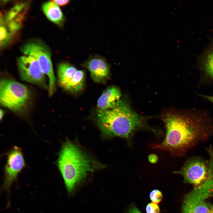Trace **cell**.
<instances>
[{
  "label": "cell",
  "mask_w": 213,
  "mask_h": 213,
  "mask_svg": "<svg viewBox=\"0 0 213 213\" xmlns=\"http://www.w3.org/2000/svg\"><path fill=\"white\" fill-rule=\"evenodd\" d=\"M209 170V161L195 156L188 159L179 170L173 173L182 175L185 182L197 187L206 181Z\"/></svg>",
  "instance_id": "8992f818"
},
{
  "label": "cell",
  "mask_w": 213,
  "mask_h": 213,
  "mask_svg": "<svg viewBox=\"0 0 213 213\" xmlns=\"http://www.w3.org/2000/svg\"><path fill=\"white\" fill-rule=\"evenodd\" d=\"M17 64L23 80L45 88H48L45 75L35 58L29 55L22 56L18 59Z\"/></svg>",
  "instance_id": "52a82bcc"
},
{
  "label": "cell",
  "mask_w": 213,
  "mask_h": 213,
  "mask_svg": "<svg viewBox=\"0 0 213 213\" xmlns=\"http://www.w3.org/2000/svg\"><path fill=\"white\" fill-rule=\"evenodd\" d=\"M0 120H1L3 119L4 115V112L3 110L1 109H0Z\"/></svg>",
  "instance_id": "cb8c5ba5"
},
{
  "label": "cell",
  "mask_w": 213,
  "mask_h": 213,
  "mask_svg": "<svg viewBox=\"0 0 213 213\" xmlns=\"http://www.w3.org/2000/svg\"><path fill=\"white\" fill-rule=\"evenodd\" d=\"M182 213H192V212H191L189 211H188V210H185L184 209H182Z\"/></svg>",
  "instance_id": "d4e9b609"
},
{
  "label": "cell",
  "mask_w": 213,
  "mask_h": 213,
  "mask_svg": "<svg viewBox=\"0 0 213 213\" xmlns=\"http://www.w3.org/2000/svg\"><path fill=\"white\" fill-rule=\"evenodd\" d=\"M26 6V4H17L7 14L6 19L11 35L14 34L21 27V21L24 17L22 12Z\"/></svg>",
  "instance_id": "8fae6325"
},
{
  "label": "cell",
  "mask_w": 213,
  "mask_h": 213,
  "mask_svg": "<svg viewBox=\"0 0 213 213\" xmlns=\"http://www.w3.org/2000/svg\"><path fill=\"white\" fill-rule=\"evenodd\" d=\"M165 138L156 147L177 155L184 154L206 141L213 130L212 120L205 111L186 109L168 114L164 117Z\"/></svg>",
  "instance_id": "6da1fadb"
},
{
  "label": "cell",
  "mask_w": 213,
  "mask_h": 213,
  "mask_svg": "<svg viewBox=\"0 0 213 213\" xmlns=\"http://www.w3.org/2000/svg\"><path fill=\"white\" fill-rule=\"evenodd\" d=\"M146 213H160V210L158 204L151 202L148 203L146 208Z\"/></svg>",
  "instance_id": "ac0fdd59"
},
{
  "label": "cell",
  "mask_w": 213,
  "mask_h": 213,
  "mask_svg": "<svg viewBox=\"0 0 213 213\" xmlns=\"http://www.w3.org/2000/svg\"><path fill=\"white\" fill-rule=\"evenodd\" d=\"M206 149L210 156L209 168L213 175V146H210Z\"/></svg>",
  "instance_id": "d6986e66"
},
{
  "label": "cell",
  "mask_w": 213,
  "mask_h": 213,
  "mask_svg": "<svg viewBox=\"0 0 213 213\" xmlns=\"http://www.w3.org/2000/svg\"><path fill=\"white\" fill-rule=\"evenodd\" d=\"M43 11L47 18L54 23L62 25L64 22V16L59 6L52 2L49 1L43 4Z\"/></svg>",
  "instance_id": "7c38bea8"
},
{
  "label": "cell",
  "mask_w": 213,
  "mask_h": 213,
  "mask_svg": "<svg viewBox=\"0 0 213 213\" xmlns=\"http://www.w3.org/2000/svg\"><path fill=\"white\" fill-rule=\"evenodd\" d=\"M121 95L120 90L116 86L108 87L98 99L97 111H104L114 107L120 100Z\"/></svg>",
  "instance_id": "30bf717a"
},
{
  "label": "cell",
  "mask_w": 213,
  "mask_h": 213,
  "mask_svg": "<svg viewBox=\"0 0 213 213\" xmlns=\"http://www.w3.org/2000/svg\"><path fill=\"white\" fill-rule=\"evenodd\" d=\"M97 113L98 125L102 133L107 137L128 139L136 131L145 128L142 119L120 100L113 107Z\"/></svg>",
  "instance_id": "7a4b0ae2"
},
{
  "label": "cell",
  "mask_w": 213,
  "mask_h": 213,
  "mask_svg": "<svg viewBox=\"0 0 213 213\" xmlns=\"http://www.w3.org/2000/svg\"><path fill=\"white\" fill-rule=\"evenodd\" d=\"M57 164L69 193L95 168L92 161L78 147L67 140L59 153Z\"/></svg>",
  "instance_id": "3957f363"
},
{
  "label": "cell",
  "mask_w": 213,
  "mask_h": 213,
  "mask_svg": "<svg viewBox=\"0 0 213 213\" xmlns=\"http://www.w3.org/2000/svg\"><path fill=\"white\" fill-rule=\"evenodd\" d=\"M148 160L150 163H155L157 161L158 157L155 154H151L148 156Z\"/></svg>",
  "instance_id": "7402d4cb"
},
{
  "label": "cell",
  "mask_w": 213,
  "mask_h": 213,
  "mask_svg": "<svg viewBox=\"0 0 213 213\" xmlns=\"http://www.w3.org/2000/svg\"><path fill=\"white\" fill-rule=\"evenodd\" d=\"M30 100V92L26 85L9 79H1L0 103L3 107L22 114L28 109Z\"/></svg>",
  "instance_id": "277c9868"
},
{
  "label": "cell",
  "mask_w": 213,
  "mask_h": 213,
  "mask_svg": "<svg viewBox=\"0 0 213 213\" xmlns=\"http://www.w3.org/2000/svg\"><path fill=\"white\" fill-rule=\"evenodd\" d=\"M58 5L63 6L67 4L70 2L69 0H53L51 1Z\"/></svg>",
  "instance_id": "44dd1931"
},
{
  "label": "cell",
  "mask_w": 213,
  "mask_h": 213,
  "mask_svg": "<svg viewBox=\"0 0 213 213\" xmlns=\"http://www.w3.org/2000/svg\"><path fill=\"white\" fill-rule=\"evenodd\" d=\"M0 43L1 48L3 47L9 43L10 39V34L3 25L0 28Z\"/></svg>",
  "instance_id": "2e32d148"
},
{
  "label": "cell",
  "mask_w": 213,
  "mask_h": 213,
  "mask_svg": "<svg viewBox=\"0 0 213 213\" xmlns=\"http://www.w3.org/2000/svg\"><path fill=\"white\" fill-rule=\"evenodd\" d=\"M203 69L205 75L213 80V49L209 53L204 61Z\"/></svg>",
  "instance_id": "9a60e30c"
},
{
  "label": "cell",
  "mask_w": 213,
  "mask_h": 213,
  "mask_svg": "<svg viewBox=\"0 0 213 213\" xmlns=\"http://www.w3.org/2000/svg\"><path fill=\"white\" fill-rule=\"evenodd\" d=\"M83 65L89 71L92 79L96 83H105L109 78V65L105 59L100 56H92Z\"/></svg>",
  "instance_id": "9c48e42d"
},
{
  "label": "cell",
  "mask_w": 213,
  "mask_h": 213,
  "mask_svg": "<svg viewBox=\"0 0 213 213\" xmlns=\"http://www.w3.org/2000/svg\"><path fill=\"white\" fill-rule=\"evenodd\" d=\"M21 50L24 55L30 56L35 58L44 74L48 76L49 79V93L50 96H52L56 90V78L49 49L40 41H33L26 43Z\"/></svg>",
  "instance_id": "5b68a950"
},
{
  "label": "cell",
  "mask_w": 213,
  "mask_h": 213,
  "mask_svg": "<svg viewBox=\"0 0 213 213\" xmlns=\"http://www.w3.org/2000/svg\"><path fill=\"white\" fill-rule=\"evenodd\" d=\"M149 198L152 202L158 204L162 201L163 195L160 191L154 189L150 193Z\"/></svg>",
  "instance_id": "e0dca14e"
},
{
  "label": "cell",
  "mask_w": 213,
  "mask_h": 213,
  "mask_svg": "<svg viewBox=\"0 0 213 213\" xmlns=\"http://www.w3.org/2000/svg\"><path fill=\"white\" fill-rule=\"evenodd\" d=\"M25 164L21 149L14 146L7 154V162L4 168V189L8 190L17 179Z\"/></svg>",
  "instance_id": "ba28073f"
},
{
  "label": "cell",
  "mask_w": 213,
  "mask_h": 213,
  "mask_svg": "<svg viewBox=\"0 0 213 213\" xmlns=\"http://www.w3.org/2000/svg\"><path fill=\"white\" fill-rule=\"evenodd\" d=\"M78 70L74 66L67 63L59 64L57 69V80L62 88L72 78Z\"/></svg>",
  "instance_id": "4fadbf2b"
},
{
  "label": "cell",
  "mask_w": 213,
  "mask_h": 213,
  "mask_svg": "<svg viewBox=\"0 0 213 213\" xmlns=\"http://www.w3.org/2000/svg\"><path fill=\"white\" fill-rule=\"evenodd\" d=\"M201 96L207 99L213 104V96L201 95Z\"/></svg>",
  "instance_id": "603a6c76"
},
{
  "label": "cell",
  "mask_w": 213,
  "mask_h": 213,
  "mask_svg": "<svg viewBox=\"0 0 213 213\" xmlns=\"http://www.w3.org/2000/svg\"><path fill=\"white\" fill-rule=\"evenodd\" d=\"M85 80L84 72L82 70H78L72 78L62 88L72 93H78L83 89Z\"/></svg>",
  "instance_id": "5bb4252c"
},
{
  "label": "cell",
  "mask_w": 213,
  "mask_h": 213,
  "mask_svg": "<svg viewBox=\"0 0 213 213\" xmlns=\"http://www.w3.org/2000/svg\"><path fill=\"white\" fill-rule=\"evenodd\" d=\"M126 213H142L134 203H132L129 206Z\"/></svg>",
  "instance_id": "ffe728a7"
}]
</instances>
